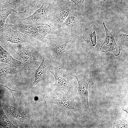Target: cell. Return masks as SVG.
<instances>
[{"label": "cell", "instance_id": "obj_1", "mask_svg": "<svg viewBox=\"0 0 128 128\" xmlns=\"http://www.w3.org/2000/svg\"><path fill=\"white\" fill-rule=\"evenodd\" d=\"M12 28L17 30L28 37L43 42L54 38L47 37L46 36L51 32L50 26L44 24L39 26L27 24L22 23L19 19L14 20L11 24Z\"/></svg>", "mask_w": 128, "mask_h": 128}, {"label": "cell", "instance_id": "obj_2", "mask_svg": "<svg viewBox=\"0 0 128 128\" xmlns=\"http://www.w3.org/2000/svg\"><path fill=\"white\" fill-rule=\"evenodd\" d=\"M23 46L16 45L11 43H7V46L14 51L22 59L26 66L30 70L35 69L41 63L43 55L40 51L31 47V45Z\"/></svg>", "mask_w": 128, "mask_h": 128}, {"label": "cell", "instance_id": "obj_3", "mask_svg": "<svg viewBox=\"0 0 128 128\" xmlns=\"http://www.w3.org/2000/svg\"><path fill=\"white\" fill-rule=\"evenodd\" d=\"M50 72L54 77L55 82L54 86L56 88L65 89L72 93L76 90L77 86L73 75L68 72L53 65Z\"/></svg>", "mask_w": 128, "mask_h": 128}, {"label": "cell", "instance_id": "obj_4", "mask_svg": "<svg viewBox=\"0 0 128 128\" xmlns=\"http://www.w3.org/2000/svg\"><path fill=\"white\" fill-rule=\"evenodd\" d=\"M49 103L56 104L60 107L69 109L76 110L79 107L77 100L69 94L61 92L50 93L46 97Z\"/></svg>", "mask_w": 128, "mask_h": 128}, {"label": "cell", "instance_id": "obj_5", "mask_svg": "<svg viewBox=\"0 0 128 128\" xmlns=\"http://www.w3.org/2000/svg\"><path fill=\"white\" fill-rule=\"evenodd\" d=\"M17 30H13L8 25L0 33V41L6 47L8 42L11 43L32 44L33 39Z\"/></svg>", "mask_w": 128, "mask_h": 128}, {"label": "cell", "instance_id": "obj_6", "mask_svg": "<svg viewBox=\"0 0 128 128\" xmlns=\"http://www.w3.org/2000/svg\"><path fill=\"white\" fill-rule=\"evenodd\" d=\"M53 5L44 0L41 7L34 13L20 20L24 24L30 25L47 21L51 19Z\"/></svg>", "mask_w": 128, "mask_h": 128}, {"label": "cell", "instance_id": "obj_7", "mask_svg": "<svg viewBox=\"0 0 128 128\" xmlns=\"http://www.w3.org/2000/svg\"><path fill=\"white\" fill-rule=\"evenodd\" d=\"M73 6L68 2L60 0L53 4L51 19L58 26L61 25L68 16L73 11Z\"/></svg>", "mask_w": 128, "mask_h": 128}, {"label": "cell", "instance_id": "obj_8", "mask_svg": "<svg viewBox=\"0 0 128 128\" xmlns=\"http://www.w3.org/2000/svg\"><path fill=\"white\" fill-rule=\"evenodd\" d=\"M77 80L78 82V91L80 100L84 106L85 110L89 115H91L89 107L88 101V87L91 82L90 78L87 75L81 73L72 75Z\"/></svg>", "mask_w": 128, "mask_h": 128}, {"label": "cell", "instance_id": "obj_9", "mask_svg": "<svg viewBox=\"0 0 128 128\" xmlns=\"http://www.w3.org/2000/svg\"><path fill=\"white\" fill-rule=\"evenodd\" d=\"M83 22V16L79 12L73 10L68 16L61 26L70 34H76L82 30Z\"/></svg>", "mask_w": 128, "mask_h": 128}, {"label": "cell", "instance_id": "obj_10", "mask_svg": "<svg viewBox=\"0 0 128 128\" xmlns=\"http://www.w3.org/2000/svg\"><path fill=\"white\" fill-rule=\"evenodd\" d=\"M51 56L48 54L43 55V58L39 67L35 69V80L32 85L35 86L44 79L50 72L52 64Z\"/></svg>", "mask_w": 128, "mask_h": 128}, {"label": "cell", "instance_id": "obj_11", "mask_svg": "<svg viewBox=\"0 0 128 128\" xmlns=\"http://www.w3.org/2000/svg\"><path fill=\"white\" fill-rule=\"evenodd\" d=\"M106 32L105 39L104 42L101 46L100 50L105 53L111 52L117 56L120 53L121 49L116 44L114 39V33L109 31L106 27L105 23H103Z\"/></svg>", "mask_w": 128, "mask_h": 128}, {"label": "cell", "instance_id": "obj_12", "mask_svg": "<svg viewBox=\"0 0 128 128\" xmlns=\"http://www.w3.org/2000/svg\"><path fill=\"white\" fill-rule=\"evenodd\" d=\"M0 62L14 66L26 68L23 62L14 58L9 53L4 49L0 44Z\"/></svg>", "mask_w": 128, "mask_h": 128}, {"label": "cell", "instance_id": "obj_13", "mask_svg": "<svg viewBox=\"0 0 128 128\" xmlns=\"http://www.w3.org/2000/svg\"><path fill=\"white\" fill-rule=\"evenodd\" d=\"M19 67L10 64L0 65V82H4L10 76L17 73Z\"/></svg>", "mask_w": 128, "mask_h": 128}, {"label": "cell", "instance_id": "obj_14", "mask_svg": "<svg viewBox=\"0 0 128 128\" xmlns=\"http://www.w3.org/2000/svg\"><path fill=\"white\" fill-rule=\"evenodd\" d=\"M70 42V40L68 41L63 44L58 45L54 48H50L52 56H54L56 60H59L60 59L62 55L66 51V48Z\"/></svg>", "mask_w": 128, "mask_h": 128}, {"label": "cell", "instance_id": "obj_15", "mask_svg": "<svg viewBox=\"0 0 128 128\" xmlns=\"http://www.w3.org/2000/svg\"><path fill=\"white\" fill-rule=\"evenodd\" d=\"M0 124L3 128H18L12 123L6 115L3 110L1 101L0 100Z\"/></svg>", "mask_w": 128, "mask_h": 128}, {"label": "cell", "instance_id": "obj_16", "mask_svg": "<svg viewBox=\"0 0 128 128\" xmlns=\"http://www.w3.org/2000/svg\"><path fill=\"white\" fill-rule=\"evenodd\" d=\"M14 11V9L10 8L0 10V33L4 28L7 18Z\"/></svg>", "mask_w": 128, "mask_h": 128}, {"label": "cell", "instance_id": "obj_17", "mask_svg": "<svg viewBox=\"0 0 128 128\" xmlns=\"http://www.w3.org/2000/svg\"><path fill=\"white\" fill-rule=\"evenodd\" d=\"M6 106L9 112L13 117L20 120L24 119L25 114L23 111L20 109L13 107L8 104Z\"/></svg>", "mask_w": 128, "mask_h": 128}, {"label": "cell", "instance_id": "obj_18", "mask_svg": "<svg viewBox=\"0 0 128 128\" xmlns=\"http://www.w3.org/2000/svg\"><path fill=\"white\" fill-rule=\"evenodd\" d=\"M128 125L121 120L117 116H115L113 119V128H128Z\"/></svg>", "mask_w": 128, "mask_h": 128}, {"label": "cell", "instance_id": "obj_19", "mask_svg": "<svg viewBox=\"0 0 128 128\" xmlns=\"http://www.w3.org/2000/svg\"><path fill=\"white\" fill-rule=\"evenodd\" d=\"M22 0H8L3 7V9L10 8L14 9Z\"/></svg>", "mask_w": 128, "mask_h": 128}, {"label": "cell", "instance_id": "obj_20", "mask_svg": "<svg viewBox=\"0 0 128 128\" xmlns=\"http://www.w3.org/2000/svg\"><path fill=\"white\" fill-rule=\"evenodd\" d=\"M91 39L92 44L93 46H94L96 44V34L95 32L94 31L90 35Z\"/></svg>", "mask_w": 128, "mask_h": 128}, {"label": "cell", "instance_id": "obj_21", "mask_svg": "<svg viewBox=\"0 0 128 128\" xmlns=\"http://www.w3.org/2000/svg\"><path fill=\"white\" fill-rule=\"evenodd\" d=\"M72 1L75 4V5L77 6L78 8L81 7L76 0H69Z\"/></svg>", "mask_w": 128, "mask_h": 128}, {"label": "cell", "instance_id": "obj_22", "mask_svg": "<svg viewBox=\"0 0 128 128\" xmlns=\"http://www.w3.org/2000/svg\"><path fill=\"white\" fill-rule=\"evenodd\" d=\"M78 4L82 7V4L85 0H76Z\"/></svg>", "mask_w": 128, "mask_h": 128}, {"label": "cell", "instance_id": "obj_23", "mask_svg": "<svg viewBox=\"0 0 128 128\" xmlns=\"http://www.w3.org/2000/svg\"><path fill=\"white\" fill-rule=\"evenodd\" d=\"M4 85H1L0 84V87H2V86H3V87Z\"/></svg>", "mask_w": 128, "mask_h": 128}]
</instances>
